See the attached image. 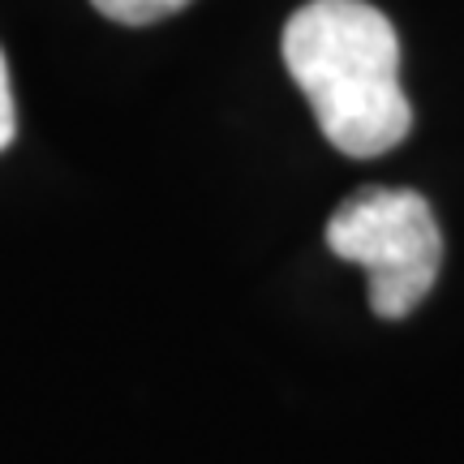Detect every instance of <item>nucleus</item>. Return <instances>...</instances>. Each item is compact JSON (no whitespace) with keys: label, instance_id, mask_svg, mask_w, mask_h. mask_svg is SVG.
Returning a JSON list of instances; mask_svg holds the SVG:
<instances>
[{"label":"nucleus","instance_id":"20e7f679","mask_svg":"<svg viewBox=\"0 0 464 464\" xmlns=\"http://www.w3.org/2000/svg\"><path fill=\"white\" fill-rule=\"evenodd\" d=\"M17 133V108H14V86H9V61L0 52V150L14 142Z\"/></svg>","mask_w":464,"mask_h":464},{"label":"nucleus","instance_id":"f03ea898","mask_svg":"<svg viewBox=\"0 0 464 464\" xmlns=\"http://www.w3.org/2000/svg\"><path fill=\"white\" fill-rule=\"evenodd\" d=\"M327 246L335 258L365 266L370 310L379 318L413 314L443 266V232L430 202L396 185H370L340 202L327 219Z\"/></svg>","mask_w":464,"mask_h":464},{"label":"nucleus","instance_id":"7ed1b4c3","mask_svg":"<svg viewBox=\"0 0 464 464\" xmlns=\"http://www.w3.org/2000/svg\"><path fill=\"white\" fill-rule=\"evenodd\" d=\"M108 22H121V26H155L164 17L189 9L194 0H91Z\"/></svg>","mask_w":464,"mask_h":464},{"label":"nucleus","instance_id":"f257e3e1","mask_svg":"<svg viewBox=\"0 0 464 464\" xmlns=\"http://www.w3.org/2000/svg\"><path fill=\"white\" fill-rule=\"evenodd\" d=\"M280 52L335 150L374 160L409 138L413 103L400 86V39L370 0H305L284 26Z\"/></svg>","mask_w":464,"mask_h":464}]
</instances>
